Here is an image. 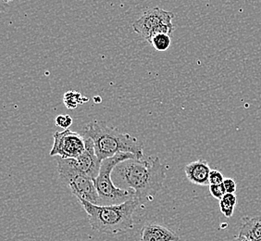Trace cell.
<instances>
[{"label":"cell","mask_w":261,"mask_h":241,"mask_svg":"<svg viewBox=\"0 0 261 241\" xmlns=\"http://www.w3.org/2000/svg\"><path fill=\"white\" fill-rule=\"evenodd\" d=\"M165 178V167L159 157L130 159L119 163L112 172L115 186L134 191L140 205L156 197L163 188Z\"/></svg>","instance_id":"1"},{"label":"cell","mask_w":261,"mask_h":241,"mask_svg":"<svg viewBox=\"0 0 261 241\" xmlns=\"http://www.w3.org/2000/svg\"><path fill=\"white\" fill-rule=\"evenodd\" d=\"M82 135L93 140L96 156L101 161L120 152L133 153L138 159L145 158L142 142L127 133H121L117 128L107 126L104 122L91 120L84 128Z\"/></svg>","instance_id":"2"},{"label":"cell","mask_w":261,"mask_h":241,"mask_svg":"<svg viewBox=\"0 0 261 241\" xmlns=\"http://www.w3.org/2000/svg\"><path fill=\"white\" fill-rule=\"evenodd\" d=\"M88 216L91 227L100 233L118 235L130 230L134 226V214L139 202L136 199L114 205H96L78 199Z\"/></svg>","instance_id":"3"},{"label":"cell","mask_w":261,"mask_h":241,"mask_svg":"<svg viewBox=\"0 0 261 241\" xmlns=\"http://www.w3.org/2000/svg\"><path fill=\"white\" fill-rule=\"evenodd\" d=\"M130 159H138L135 154L120 152L101 162L100 171L95 180L96 190L100 199V205L121 204L135 199V192L132 189H122L115 186L112 180V172L116 166Z\"/></svg>","instance_id":"4"},{"label":"cell","mask_w":261,"mask_h":241,"mask_svg":"<svg viewBox=\"0 0 261 241\" xmlns=\"http://www.w3.org/2000/svg\"><path fill=\"white\" fill-rule=\"evenodd\" d=\"M58 172L61 180L70 187L73 196L100 205L95 181L73 165L71 159H58Z\"/></svg>","instance_id":"5"},{"label":"cell","mask_w":261,"mask_h":241,"mask_svg":"<svg viewBox=\"0 0 261 241\" xmlns=\"http://www.w3.org/2000/svg\"><path fill=\"white\" fill-rule=\"evenodd\" d=\"M173 18L174 14L171 11L160 8L149 9L133 23V30L150 43L153 36L158 34L172 35L175 29L172 23Z\"/></svg>","instance_id":"6"},{"label":"cell","mask_w":261,"mask_h":241,"mask_svg":"<svg viewBox=\"0 0 261 241\" xmlns=\"http://www.w3.org/2000/svg\"><path fill=\"white\" fill-rule=\"evenodd\" d=\"M50 156H60L61 159H75L86 151V139L76 132L65 129L56 132Z\"/></svg>","instance_id":"7"},{"label":"cell","mask_w":261,"mask_h":241,"mask_svg":"<svg viewBox=\"0 0 261 241\" xmlns=\"http://www.w3.org/2000/svg\"><path fill=\"white\" fill-rule=\"evenodd\" d=\"M86 139V151L75 159H71L73 165L95 181L100 171L102 161L96 156L94 142L88 137Z\"/></svg>","instance_id":"8"},{"label":"cell","mask_w":261,"mask_h":241,"mask_svg":"<svg viewBox=\"0 0 261 241\" xmlns=\"http://www.w3.org/2000/svg\"><path fill=\"white\" fill-rule=\"evenodd\" d=\"M180 236L167 226L156 223L147 224L140 231V241H179Z\"/></svg>","instance_id":"9"},{"label":"cell","mask_w":261,"mask_h":241,"mask_svg":"<svg viewBox=\"0 0 261 241\" xmlns=\"http://www.w3.org/2000/svg\"><path fill=\"white\" fill-rule=\"evenodd\" d=\"M211 172V167L205 160L193 161L185 167V173L188 180L197 186L210 185L208 178Z\"/></svg>","instance_id":"10"},{"label":"cell","mask_w":261,"mask_h":241,"mask_svg":"<svg viewBox=\"0 0 261 241\" xmlns=\"http://www.w3.org/2000/svg\"><path fill=\"white\" fill-rule=\"evenodd\" d=\"M239 235L251 241H261V215L245 218Z\"/></svg>","instance_id":"11"},{"label":"cell","mask_w":261,"mask_h":241,"mask_svg":"<svg viewBox=\"0 0 261 241\" xmlns=\"http://www.w3.org/2000/svg\"><path fill=\"white\" fill-rule=\"evenodd\" d=\"M64 104L68 109H76L77 106L82 105L89 101L87 98L81 95L77 91H68L64 95Z\"/></svg>","instance_id":"12"},{"label":"cell","mask_w":261,"mask_h":241,"mask_svg":"<svg viewBox=\"0 0 261 241\" xmlns=\"http://www.w3.org/2000/svg\"><path fill=\"white\" fill-rule=\"evenodd\" d=\"M151 45L158 51H166L171 44V36L167 34H158L151 39Z\"/></svg>","instance_id":"13"},{"label":"cell","mask_w":261,"mask_h":241,"mask_svg":"<svg viewBox=\"0 0 261 241\" xmlns=\"http://www.w3.org/2000/svg\"><path fill=\"white\" fill-rule=\"evenodd\" d=\"M210 192H211V196L215 198L216 200H219V201H221V199L227 193L223 184H221V185H210Z\"/></svg>","instance_id":"14"},{"label":"cell","mask_w":261,"mask_h":241,"mask_svg":"<svg viewBox=\"0 0 261 241\" xmlns=\"http://www.w3.org/2000/svg\"><path fill=\"white\" fill-rule=\"evenodd\" d=\"M72 124V118L70 115H59L56 118V126H60L62 129H69V127Z\"/></svg>","instance_id":"15"},{"label":"cell","mask_w":261,"mask_h":241,"mask_svg":"<svg viewBox=\"0 0 261 241\" xmlns=\"http://www.w3.org/2000/svg\"><path fill=\"white\" fill-rule=\"evenodd\" d=\"M208 181L210 185H221L224 181V176L218 170H211Z\"/></svg>","instance_id":"16"},{"label":"cell","mask_w":261,"mask_h":241,"mask_svg":"<svg viewBox=\"0 0 261 241\" xmlns=\"http://www.w3.org/2000/svg\"><path fill=\"white\" fill-rule=\"evenodd\" d=\"M222 184H223V186L225 187V190H226L227 193H232V194L236 193L237 186H236V181L233 180V179L225 178Z\"/></svg>","instance_id":"17"},{"label":"cell","mask_w":261,"mask_h":241,"mask_svg":"<svg viewBox=\"0 0 261 241\" xmlns=\"http://www.w3.org/2000/svg\"><path fill=\"white\" fill-rule=\"evenodd\" d=\"M220 201L225 203V204L229 205V206L236 207V203H237V198H236V194L226 193Z\"/></svg>","instance_id":"18"},{"label":"cell","mask_w":261,"mask_h":241,"mask_svg":"<svg viewBox=\"0 0 261 241\" xmlns=\"http://www.w3.org/2000/svg\"><path fill=\"white\" fill-rule=\"evenodd\" d=\"M234 208L236 207L229 206L225 203L220 201V209L222 212V214L226 216L227 218H231V216L233 215V211H234Z\"/></svg>","instance_id":"19"},{"label":"cell","mask_w":261,"mask_h":241,"mask_svg":"<svg viewBox=\"0 0 261 241\" xmlns=\"http://www.w3.org/2000/svg\"><path fill=\"white\" fill-rule=\"evenodd\" d=\"M231 241H251L250 239H248V238H246L245 236H240V235H238V236H236Z\"/></svg>","instance_id":"20"},{"label":"cell","mask_w":261,"mask_h":241,"mask_svg":"<svg viewBox=\"0 0 261 241\" xmlns=\"http://www.w3.org/2000/svg\"><path fill=\"white\" fill-rule=\"evenodd\" d=\"M4 3H10V2H11L12 0H2Z\"/></svg>","instance_id":"21"}]
</instances>
